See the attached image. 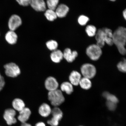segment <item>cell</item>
I'll return each mask as SVG.
<instances>
[{
	"label": "cell",
	"mask_w": 126,
	"mask_h": 126,
	"mask_svg": "<svg viewBox=\"0 0 126 126\" xmlns=\"http://www.w3.org/2000/svg\"><path fill=\"white\" fill-rule=\"evenodd\" d=\"M51 114L52 117L47 121V123L51 126H58L59 121L63 117V113L62 110L58 107H55L51 110Z\"/></svg>",
	"instance_id": "obj_6"
},
{
	"label": "cell",
	"mask_w": 126,
	"mask_h": 126,
	"mask_svg": "<svg viewBox=\"0 0 126 126\" xmlns=\"http://www.w3.org/2000/svg\"><path fill=\"white\" fill-rule=\"evenodd\" d=\"M87 35L90 37L95 36L97 32V29L95 27L92 25H89L87 26L85 30Z\"/></svg>",
	"instance_id": "obj_25"
},
{
	"label": "cell",
	"mask_w": 126,
	"mask_h": 126,
	"mask_svg": "<svg viewBox=\"0 0 126 126\" xmlns=\"http://www.w3.org/2000/svg\"><path fill=\"white\" fill-rule=\"evenodd\" d=\"M19 112V115L18 117V120L22 123H26L31 116V112L30 110L25 107Z\"/></svg>",
	"instance_id": "obj_12"
},
{
	"label": "cell",
	"mask_w": 126,
	"mask_h": 126,
	"mask_svg": "<svg viewBox=\"0 0 126 126\" xmlns=\"http://www.w3.org/2000/svg\"><path fill=\"white\" fill-rule=\"evenodd\" d=\"M106 105L108 109L111 111H114L117 107V104L109 101H107Z\"/></svg>",
	"instance_id": "obj_30"
},
{
	"label": "cell",
	"mask_w": 126,
	"mask_h": 126,
	"mask_svg": "<svg viewBox=\"0 0 126 126\" xmlns=\"http://www.w3.org/2000/svg\"><path fill=\"white\" fill-rule=\"evenodd\" d=\"M50 58L53 62L56 63H59L63 58V53L59 50H54L51 53Z\"/></svg>",
	"instance_id": "obj_17"
},
{
	"label": "cell",
	"mask_w": 126,
	"mask_h": 126,
	"mask_svg": "<svg viewBox=\"0 0 126 126\" xmlns=\"http://www.w3.org/2000/svg\"><path fill=\"white\" fill-rule=\"evenodd\" d=\"M105 43L109 46H112L113 44V33L111 29L107 28H104Z\"/></svg>",
	"instance_id": "obj_19"
},
{
	"label": "cell",
	"mask_w": 126,
	"mask_h": 126,
	"mask_svg": "<svg viewBox=\"0 0 126 126\" xmlns=\"http://www.w3.org/2000/svg\"><path fill=\"white\" fill-rule=\"evenodd\" d=\"M59 0H47V4L49 9L55 10L58 6Z\"/></svg>",
	"instance_id": "obj_26"
},
{
	"label": "cell",
	"mask_w": 126,
	"mask_h": 126,
	"mask_svg": "<svg viewBox=\"0 0 126 126\" xmlns=\"http://www.w3.org/2000/svg\"><path fill=\"white\" fill-rule=\"evenodd\" d=\"M51 107L48 104L44 103L39 107V113L42 117H46L51 114Z\"/></svg>",
	"instance_id": "obj_16"
},
{
	"label": "cell",
	"mask_w": 126,
	"mask_h": 126,
	"mask_svg": "<svg viewBox=\"0 0 126 126\" xmlns=\"http://www.w3.org/2000/svg\"><path fill=\"white\" fill-rule=\"evenodd\" d=\"M79 85L82 89L88 90L91 89L92 86V83L90 79L83 77L81 78Z\"/></svg>",
	"instance_id": "obj_22"
},
{
	"label": "cell",
	"mask_w": 126,
	"mask_h": 126,
	"mask_svg": "<svg viewBox=\"0 0 126 126\" xmlns=\"http://www.w3.org/2000/svg\"><path fill=\"white\" fill-rule=\"evenodd\" d=\"M113 44L117 47L120 54L125 55L126 53L125 46L126 40V29L123 27H120L113 33Z\"/></svg>",
	"instance_id": "obj_1"
},
{
	"label": "cell",
	"mask_w": 126,
	"mask_h": 126,
	"mask_svg": "<svg viewBox=\"0 0 126 126\" xmlns=\"http://www.w3.org/2000/svg\"><path fill=\"white\" fill-rule=\"evenodd\" d=\"M95 36L97 41L96 45L102 48L104 46L105 44V33L103 28L99 29L97 31Z\"/></svg>",
	"instance_id": "obj_13"
},
{
	"label": "cell",
	"mask_w": 126,
	"mask_h": 126,
	"mask_svg": "<svg viewBox=\"0 0 126 126\" xmlns=\"http://www.w3.org/2000/svg\"><path fill=\"white\" fill-rule=\"evenodd\" d=\"M5 84V81L4 78L0 73V91L3 88Z\"/></svg>",
	"instance_id": "obj_32"
},
{
	"label": "cell",
	"mask_w": 126,
	"mask_h": 126,
	"mask_svg": "<svg viewBox=\"0 0 126 126\" xmlns=\"http://www.w3.org/2000/svg\"><path fill=\"white\" fill-rule=\"evenodd\" d=\"M89 19L86 16L81 15L79 17L78 21L79 24L81 26L85 25L89 21Z\"/></svg>",
	"instance_id": "obj_28"
},
{
	"label": "cell",
	"mask_w": 126,
	"mask_h": 126,
	"mask_svg": "<svg viewBox=\"0 0 126 126\" xmlns=\"http://www.w3.org/2000/svg\"><path fill=\"white\" fill-rule=\"evenodd\" d=\"M5 38L8 43L13 45L16 43L18 37L14 31L10 30L6 34Z\"/></svg>",
	"instance_id": "obj_18"
},
{
	"label": "cell",
	"mask_w": 126,
	"mask_h": 126,
	"mask_svg": "<svg viewBox=\"0 0 126 126\" xmlns=\"http://www.w3.org/2000/svg\"></svg>",
	"instance_id": "obj_37"
},
{
	"label": "cell",
	"mask_w": 126,
	"mask_h": 126,
	"mask_svg": "<svg viewBox=\"0 0 126 126\" xmlns=\"http://www.w3.org/2000/svg\"><path fill=\"white\" fill-rule=\"evenodd\" d=\"M48 98L52 105L55 107L59 106L65 101L62 91L58 89L49 91L48 94Z\"/></svg>",
	"instance_id": "obj_2"
},
{
	"label": "cell",
	"mask_w": 126,
	"mask_h": 126,
	"mask_svg": "<svg viewBox=\"0 0 126 126\" xmlns=\"http://www.w3.org/2000/svg\"><path fill=\"white\" fill-rule=\"evenodd\" d=\"M45 15L47 19L50 21H53L56 19L57 16L54 10L48 9L46 10Z\"/></svg>",
	"instance_id": "obj_24"
},
{
	"label": "cell",
	"mask_w": 126,
	"mask_h": 126,
	"mask_svg": "<svg viewBox=\"0 0 126 126\" xmlns=\"http://www.w3.org/2000/svg\"><path fill=\"white\" fill-rule=\"evenodd\" d=\"M31 7L38 12H43L46 9V4L44 0H32Z\"/></svg>",
	"instance_id": "obj_11"
},
{
	"label": "cell",
	"mask_w": 126,
	"mask_h": 126,
	"mask_svg": "<svg viewBox=\"0 0 126 126\" xmlns=\"http://www.w3.org/2000/svg\"><path fill=\"white\" fill-rule=\"evenodd\" d=\"M61 91L65 92L68 94L72 93L74 91L73 85L69 82H64L61 84Z\"/></svg>",
	"instance_id": "obj_21"
},
{
	"label": "cell",
	"mask_w": 126,
	"mask_h": 126,
	"mask_svg": "<svg viewBox=\"0 0 126 126\" xmlns=\"http://www.w3.org/2000/svg\"><path fill=\"white\" fill-rule=\"evenodd\" d=\"M20 5L27 6L30 4L32 0H16Z\"/></svg>",
	"instance_id": "obj_31"
},
{
	"label": "cell",
	"mask_w": 126,
	"mask_h": 126,
	"mask_svg": "<svg viewBox=\"0 0 126 126\" xmlns=\"http://www.w3.org/2000/svg\"><path fill=\"white\" fill-rule=\"evenodd\" d=\"M81 72L83 77L91 79L95 76L96 73V69L93 64L86 63L81 66Z\"/></svg>",
	"instance_id": "obj_4"
},
{
	"label": "cell",
	"mask_w": 126,
	"mask_h": 126,
	"mask_svg": "<svg viewBox=\"0 0 126 126\" xmlns=\"http://www.w3.org/2000/svg\"><path fill=\"white\" fill-rule=\"evenodd\" d=\"M45 86L46 89L49 92L58 89L59 83L54 77H49L45 80Z\"/></svg>",
	"instance_id": "obj_9"
},
{
	"label": "cell",
	"mask_w": 126,
	"mask_h": 126,
	"mask_svg": "<svg viewBox=\"0 0 126 126\" xmlns=\"http://www.w3.org/2000/svg\"><path fill=\"white\" fill-rule=\"evenodd\" d=\"M56 9L55 12L57 17L60 18L66 16L69 10L68 7L63 4H61L58 6Z\"/></svg>",
	"instance_id": "obj_15"
},
{
	"label": "cell",
	"mask_w": 126,
	"mask_h": 126,
	"mask_svg": "<svg viewBox=\"0 0 126 126\" xmlns=\"http://www.w3.org/2000/svg\"><path fill=\"white\" fill-rule=\"evenodd\" d=\"M126 60L124 59L122 61L120 62L117 64V67L119 71L120 72L125 73L126 72Z\"/></svg>",
	"instance_id": "obj_29"
},
{
	"label": "cell",
	"mask_w": 126,
	"mask_h": 126,
	"mask_svg": "<svg viewBox=\"0 0 126 126\" xmlns=\"http://www.w3.org/2000/svg\"><path fill=\"white\" fill-rule=\"evenodd\" d=\"M16 114L15 110L12 109H8L5 111L4 118L8 125H11L16 123V119L15 118Z\"/></svg>",
	"instance_id": "obj_7"
},
{
	"label": "cell",
	"mask_w": 126,
	"mask_h": 126,
	"mask_svg": "<svg viewBox=\"0 0 126 126\" xmlns=\"http://www.w3.org/2000/svg\"><path fill=\"white\" fill-rule=\"evenodd\" d=\"M110 0L111 1H115L116 0Z\"/></svg>",
	"instance_id": "obj_36"
},
{
	"label": "cell",
	"mask_w": 126,
	"mask_h": 126,
	"mask_svg": "<svg viewBox=\"0 0 126 126\" xmlns=\"http://www.w3.org/2000/svg\"><path fill=\"white\" fill-rule=\"evenodd\" d=\"M123 16L124 17V19H126V9H125V10L123 12Z\"/></svg>",
	"instance_id": "obj_35"
},
{
	"label": "cell",
	"mask_w": 126,
	"mask_h": 126,
	"mask_svg": "<svg viewBox=\"0 0 126 126\" xmlns=\"http://www.w3.org/2000/svg\"><path fill=\"white\" fill-rule=\"evenodd\" d=\"M47 48L51 51H54L57 49L58 44L56 41L53 40L49 41L46 44Z\"/></svg>",
	"instance_id": "obj_27"
},
{
	"label": "cell",
	"mask_w": 126,
	"mask_h": 126,
	"mask_svg": "<svg viewBox=\"0 0 126 126\" xmlns=\"http://www.w3.org/2000/svg\"><path fill=\"white\" fill-rule=\"evenodd\" d=\"M21 18L18 15H13L10 17L9 20L8 27L10 31H14L22 24Z\"/></svg>",
	"instance_id": "obj_8"
},
{
	"label": "cell",
	"mask_w": 126,
	"mask_h": 126,
	"mask_svg": "<svg viewBox=\"0 0 126 126\" xmlns=\"http://www.w3.org/2000/svg\"><path fill=\"white\" fill-rule=\"evenodd\" d=\"M86 54L93 61H97L100 59L102 53L101 48L96 44L90 45L86 48Z\"/></svg>",
	"instance_id": "obj_3"
},
{
	"label": "cell",
	"mask_w": 126,
	"mask_h": 126,
	"mask_svg": "<svg viewBox=\"0 0 126 126\" xmlns=\"http://www.w3.org/2000/svg\"><path fill=\"white\" fill-rule=\"evenodd\" d=\"M12 105L15 110L19 112L25 107V104L23 101L20 98H16L12 102Z\"/></svg>",
	"instance_id": "obj_20"
},
{
	"label": "cell",
	"mask_w": 126,
	"mask_h": 126,
	"mask_svg": "<svg viewBox=\"0 0 126 126\" xmlns=\"http://www.w3.org/2000/svg\"><path fill=\"white\" fill-rule=\"evenodd\" d=\"M102 96L106 99L107 101L114 102L116 104L119 102V100L116 96L107 91L103 93Z\"/></svg>",
	"instance_id": "obj_23"
},
{
	"label": "cell",
	"mask_w": 126,
	"mask_h": 126,
	"mask_svg": "<svg viewBox=\"0 0 126 126\" xmlns=\"http://www.w3.org/2000/svg\"><path fill=\"white\" fill-rule=\"evenodd\" d=\"M20 126H32L31 124L27 123L26 122L22 123L21 125Z\"/></svg>",
	"instance_id": "obj_34"
},
{
	"label": "cell",
	"mask_w": 126,
	"mask_h": 126,
	"mask_svg": "<svg viewBox=\"0 0 126 126\" xmlns=\"http://www.w3.org/2000/svg\"><path fill=\"white\" fill-rule=\"evenodd\" d=\"M5 72L7 76L15 78L17 77L20 73L19 67L15 63H10L4 66Z\"/></svg>",
	"instance_id": "obj_5"
},
{
	"label": "cell",
	"mask_w": 126,
	"mask_h": 126,
	"mask_svg": "<svg viewBox=\"0 0 126 126\" xmlns=\"http://www.w3.org/2000/svg\"><path fill=\"white\" fill-rule=\"evenodd\" d=\"M81 74L76 71H73L69 76L70 82L73 86H78L81 78Z\"/></svg>",
	"instance_id": "obj_14"
},
{
	"label": "cell",
	"mask_w": 126,
	"mask_h": 126,
	"mask_svg": "<svg viewBox=\"0 0 126 126\" xmlns=\"http://www.w3.org/2000/svg\"><path fill=\"white\" fill-rule=\"evenodd\" d=\"M35 126H46L45 123L40 122L37 123L35 124Z\"/></svg>",
	"instance_id": "obj_33"
},
{
	"label": "cell",
	"mask_w": 126,
	"mask_h": 126,
	"mask_svg": "<svg viewBox=\"0 0 126 126\" xmlns=\"http://www.w3.org/2000/svg\"><path fill=\"white\" fill-rule=\"evenodd\" d=\"M63 57L67 62H73L78 56V53L76 51H72L70 48L65 49L63 53Z\"/></svg>",
	"instance_id": "obj_10"
}]
</instances>
